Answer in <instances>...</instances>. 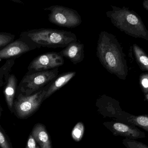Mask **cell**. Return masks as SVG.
I'll list each match as a JSON object with an SVG mask.
<instances>
[{
  "label": "cell",
  "mask_w": 148,
  "mask_h": 148,
  "mask_svg": "<svg viewBox=\"0 0 148 148\" xmlns=\"http://www.w3.org/2000/svg\"><path fill=\"white\" fill-rule=\"evenodd\" d=\"M97 56L101 65L111 74L125 80L128 74L125 55L123 48L114 35L106 31L99 35Z\"/></svg>",
  "instance_id": "cell-1"
},
{
  "label": "cell",
  "mask_w": 148,
  "mask_h": 148,
  "mask_svg": "<svg viewBox=\"0 0 148 148\" xmlns=\"http://www.w3.org/2000/svg\"><path fill=\"white\" fill-rule=\"evenodd\" d=\"M20 37L36 48H64L77 41L75 34L71 31L46 28L23 31Z\"/></svg>",
  "instance_id": "cell-2"
},
{
  "label": "cell",
  "mask_w": 148,
  "mask_h": 148,
  "mask_svg": "<svg viewBox=\"0 0 148 148\" xmlns=\"http://www.w3.org/2000/svg\"><path fill=\"white\" fill-rule=\"evenodd\" d=\"M111 6L112 10L106 14L115 27L128 35L148 41V30L136 12L125 7Z\"/></svg>",
  "instance_id": "cell-3"
},
{
  "label": "cell",
  "mask_w": 148,
  "mask_h": 148,
  "mask_svg": "<svg viewBox=\"0 0 148 148\" xmlns=\"http://www.w3.org/2000/svg\"><path fill=\"white\" fill-rule=\"evenodd\" d=\"M59 75V69L48 71L28 73L23 77L16 89V94L31 95L43 88Z\"/></svg>",
  "instance_id": "cell-4"
},
{
  "label": "cell",
  "mask_w": 148,
  "mask_h": 148,
  "mask_svg": "<svg viewBox=\"0 0 148 148\" xmlns=\"http://www.w3.org/2000/svg\"><path fill=\"white\" fill-rule=\"evenodd\" d=\"M47 92L46 86L38 92L29 96L16 94L14 102V113L20 119L33 114L40 107Z\"/></svg>",
  "instance_id": "cell-5"
},
{
  "label": "cell",
  "mask_w": 148,
  "mask_h": 148,
  "mask_svg": "<svg viewBox=\"0 0 148 148\" xmlns=\"http://www.w3.org/2000/svg\"><path fill=\"white\" fill-rule=\"evenodd\" d=\"M44 10L50 12L48 20L59 27L73 28L82 23L81 16L75 10L61 5H53L46 8Z\"/></svg>",
  "instance_id": "cell-6"
},
{
  "label": "cell",
  "mask_w": 148,
  "mask_h": 148,
  "mask_svg": "<svg viewBox=\"0 0 148 148\" xmlns=\"http://www.w3.org/2000/svg\"><path fill=\"white\" fill-rule=\"evenodd\" d=\"M64 57L56 52L42 54L35 58L28 67V73L48 71L58 68L64 64Z\"/></svg>",
  "instance_id": "cell-7"
},
{
  "label": "cell",
  "mask_w": 148,
  "mask_h": 148,
  "mask_svg": "<svg viewBox=\"0 0 148 148\" xmlns=\"http://www.w3.org/2000/svg\"><path fill=\"white\" fill-rule=\"evenodd\" d=\"M32 44L19 37L7 46L0 49V61L3 60H14L27 52L36 49Z\"/></svg>",
  "instance_id": "cell-8"
},
{
  "label": "cell",
  "mask_w": 148,
  "mask_h": 148,
  "mask_svg": "<svg viewBox=\"0 0 148 148\" xmlns=\"http://www.w3.org/2000/svg\"><path fill=\"white\" fill-rule=\"evenodd\" d=\"M114 136H120L131 140L142 139L146 137V134L137 127L123 123L111 122L104 123Z\"/></svg>",
  "instance_id": "cell-9"
},
{
  "label": "cell",
  "mask_w": 148,
  "mask_h": 148,
  "mask_svg": "<svg viewBox=\"0 0 148 148\" xmlns=\"http://www.w3.org/2000/svg\"><path fill=\"white\" fill-rule=\"evenodd\" d=\"M59 53L73 64H77L84 59V45L77 41L73 42L69 44Z\"/></svg>",
  "instance_id": "cell-10"
},
{
  "label": "cell",
  "mask_w": 148,
  "mask_h": 148,
  "mask_svg": "<svg viewBox=\"0 0 148 148\" xmlns=\"http://www.w3.org/2000/svg\"><path fill=\"white\" fill-rule=\"evenodd\" d=\"M76 74V72L75 71H69L58 75L55 79L46 86L47 87V92L44 98V101L50 97L54 93L61 88L63 86L67 84L75 77Z\"/></svg>",
  "instance_id": "cell-11"
},
{
  "label": "cell",
  "mask_w": 148,
  "mask_h": 148,
  "mask_svg": "<svg viewBox=\"0 0 148 148\" xmlns=\"http://www.w3.org/2000/svg\"><path fill=\"white\" fill-rule=\"evenodd\" d=\"M17 79L14 74H10L4 87L5 100L11 113H14V102L17 88Z\"/></svg>",
  "instance_id": "cell-12"
},
{
  "label": "cell",
  "mask_w": 148,
  "mask_h": 148,
  "mask_svg": "<svg viewBox=\"0 0 148 148\" xmlns=\"http://www.w3.org/2000/svg\"><path fill=\"white\" fill-rule=\"evenodd\" d=\"M31 135L40 148H52L50 137L44 125L41 123L36 124Z\"/></svg>",
  "instance_id": "cell-13"
},
{
  "label": "cell",
  "mask_w": 148,
  "mask_h": 148,
  "mask_svg": "<svg viewBox=\"0 0 148 148\" xmlns=\"http://www.w3.org/2000/svg\"><path fill=\"white\" fill-rule=\"evenodd\" d=\"M125 114L124 115L125 118L124 121L127 124L140 127L148 132V115L135 116L127 113H125Z\"/></svg>",
  "instance_id": "cell-14"
},
{
  "label": "cell",
  "mask_w": 148,
  "mask_h": 148,
  "mask_svg": "<svg viewBox=\"0 0 148 148\" xmlns=\"http://www.w3.org/2000/svg\"><path fill=\"white\" fill-rule=\"evenodd\" d=\"M133 52L137 64L143 71L148 72V56L142 48L137 44L133 46Z\"/></svg>",
  "instance_id": "cell-15"
},
{
  "label": "cell",
  "mask_w": 148,
  "mask_h": 148,
  "mask_svg": "<svg viewBox=\"0 0 148 148\" xmlns=\"http://www.w3.org/2000/svg\"><path fill=\"white\" fill-rule=\"evenodd\" d=\"M14 64V60H7L6 63L0 68V87L6 85Z\"/></svg>",
  "instance_id": "cell-16"
},
{
  "label": "cell",
  "mask_w": 148,
  "mask_h": 148,
  "mask_svg": "<svg viewBox=\"0 0 148 148\" xmlns=\"http://www.w3.org/2000/svg\"><path fill=\"white\" fill-rule=\"evenodd\" d=\"M84 131V127L82 123H78L74 127L72 132V136L74 140L79 142L81 140Z\"/></svg>",
  "instance_id": "cell-17"
},
{
  "label": "cell",
  "mask_w": 148,
  "mask_h": 148,
  "mask_svg": "<svg viewBox=\"0 0 148 148\" xmlns=\"http://www.w3.org/2000/svg\"><path fill=\"white\" fill-rule=\"evenodd\" d=\"M14 35L6 32H0V49L14 41Z\"/></svg>",
  "instance_id": "cell-18"
},
{
  "label": "cell",
  "mask_w": 148,
  "mask_h": 148,
  "mask_svg": "<svg viewBox=\"0 0 148 148\" xmlns=\"http://www.w3.org/2000/svg\"><path fill=\"white\" fill-rule=\"evenodd\" d=\"M123 144L127 148H148V146L135 140L131 139H124Z\"/></svg>",
  "instance_id": "cell-19"
},
{
  "label": "cell",
  "mask_w": 148,
  "mask_h": 148,
  "mask_svg": "<svg viewBox=\"0 0 148 148\" xmlns=\"http://www.w3.org/2000/svg\"><path fill=\"white\" fill-rule=\"evenodd\" d=\"M0 147L13 148L8 136L0 126Z\"/></svg>",
  "instance_id": "cell-20"
},
{
  "label": "cell",
  "mask_w": 148,
  "mask_h": 148,
  "mask_svg": "<svg viewBox=\"0 0 148 148\" xmlns=\"http://www.w3.org/2000/svg\"><path fill=\"white\" fill-rule=\"evenodd\" d=\"M140 86L145 94H148V73L141 74L139 78Z\"/></svg>",
  "instance_id": "cell-21"
},
{
  "label": "cell",
  "mask_w": 148,
  "mask_h": 148,
  "mask_svg": "<svg viewBox=\"0 0 148 148\" xmlns=\"http://www.w3.org/2000/svg\"><path fill=\"white\" fill-rule=\"evenodd\" d=\"M26 148H40V147L36 146V141L33 136L31 134L29 135L28 139Z\"/></svg>",
  "instance_id": "cell-22"
},
{
  "label": "cell",
  "mask_w": 148,
  "mask_h": 148,
  "mask_svg": "<svg viewBox=\"0 0 148 148\" xmlns=\"http://www.w3.org/2000/svg\"><path fill=\"white\" fill-rule=\"evenodd\" d=\"M143 5L144 8L148 11V0L144 1L143 3Z\"/></svg>",
  "instance_id": "cell-23"
},
{
  "label": "cell",
  "mask_w": 148,
  "mask_h": 148,
  "mask_svg": "<svg viewBox=\"0 0 148 148\" xmlns=\"http://www.w3.org/2000/svg\"><path fill=\"white\" fill-rule=\"evenodd\" d=\"M11 1H13V2H14L17 3H23L21 1H19V0H11Z\"/></svg>",
  "instance_id": "cell-24"
},
{
  "label": "cell",
  "mask_w": 148,
  "mask_h": 148,
  "mask_svg": "<svg viewBox=\"0 0 148 148\" xmlns=\"http://www.w3.org/2000/svg\"><path fill=\"white\" fill-rule=\"evenodd\" d=\"M3 110L2 108L1 107V104H0V117H1L2 115V113Z\"/></svg>",
  "instance_id": "cell-25"
},
{
  "label": "cell",
  "mask_w": 148,
  "mask_h": 148,
  "mask_svg": "<svg viewBox=\"0 0 148 148\" xmlns=\"http://www.w3.org/2000/svg\"><path fill=\"white\" fill-rule=\"evenodd\" d=\"M145 100L148 102V94H145Z\"/></svg>",
  "instance_id": "cell-26"
}]
</instances>
